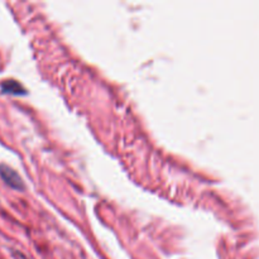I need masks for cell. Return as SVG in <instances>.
Masks as SVG:
<instances>
[{"instance_id":"cell-1","label":"cell","mask_w":259,"mask_h":259,"mask_svg":"<svg viewBox=\"0 0 259 259\" xmlns=\"http://www.w3.org/2000/svg\"><path fill=\"white\" fill-rule=\"evenodd\" d=\"M0 176L4 180L5 184L9 185L13 189L22 190L23 187H24L23 186V181L19 177V175L15 171H13L10 167L5 166V164H2V166H0Z\"/></svg>"},{"instance_id":"cell-2","label":"cell","mask_w":259,"mask_h":259,"mask_svg":"<svg viewBox=\"0 0 259 259\" xmlns=\"http://www.w3.org/2000/svg\"><path fill=\"white\" fill-rule=\"evenodd\" d=\"M3 90L4 93H12V94H20L23 90L20 88L19 83H17L15 81H7V82L3 83Z\"/></svg>"}]
</instances>
